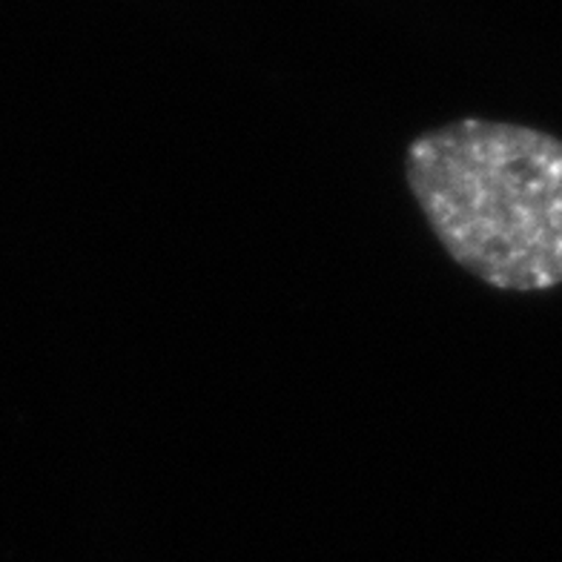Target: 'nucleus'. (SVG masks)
<instances>
[{
  "mask_svg": "<svg viewBox=\"0 0 562 562\" xmlns=\"http://www.w3.org/2000/svg\"><path fill=\"white\" fill-rule=\"evenodd\" d=\"M407 190L445 252L494 290L562 284V138L462 119L411 140Z\"/></svg>",
  "mask_w": 562,
  "mask_h": 562,
  "instance_id": "1",
  "label": "nucleus"
}]
</instances>
